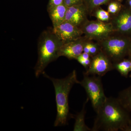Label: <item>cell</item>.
Returning a JSON list of instances; mask_svg holds the SVG:
<instances>
[{"label": "cell", "instance_id": "3957f363", "mask_svg": "<svg viewBox=\"0 0 131 131\" xmlns=\"http://www.w3.org/2000/svg\"><path fill=\"white\" fill-rule=\"evenodd\" d=\"M63 44L52 30L41 34L38 42V60L34 68L36 77L43 74L47 65L58 58L59 51Z\"/></svg>", "mask_w": 131, "mask_h": 131}, {"label": "cell", "instance_id": "7402d4cb", "mask_svg": "<svg viewBox=\"0 0 131 131\" xmlns=\"http://www.w3.org/2000/svg\"><path fill=\"white\" fill-rule=\"evenodd\" d=\"M127 6L126 7L131 9V0H126Z\"/></svg>", "mask_w": 131, "mask_h": 131}, {"label": "cell", "instance_id": "5bb4252c", "mask_svg": "<svg viewBox=\"0 0 131 131\" xmlns=\"http://www.w3.org/2000/svg\"><path fill=\"white\" fill-rule=\"evenodd\" d=\"M114 69L118 71L121 75L127 78L131 72L130 59L129 58L124 59L119 62L114 63Z\"/></svg>", "mask_w": 131, "mask_h": 131}, {"label": "cell", "instance_id": "8fae6325", "mask_svg": "<svg viewBox=\"0 0 131 131\" xmlns=\"http://www.w3.org/2000/svg\"><path fill=\"white\" fill-rule=\"evenodd\" d=\"M88 11L84 3L75 5L68 7L65 20L81 28L82 26L88 20Z\"/></svg>", "mask_w": 131, "mask_h": 131}, {"label": "cell", "instance_id": "ffe728a7", "mask_svg": "<svg viewBox=\"0 0 131 131\" xmlns=\"http://www.w3.org/2000/svg\"><path fill=\"white\" fill-rule=\"evenodd\" d=\"M63 3H64V0H50L48 6L47 11Z\"/></svg>", "mask_w": 131, "mask_h": 131}, {"label": "cell", "instance_id": "603a6c76", "mask_svg": "<svg viewBox=\"0 0 131 131\" xmlns=\"http://www.w3.org/2000/svg\"><path fill=\"white\" fill-rule=\"evenodd\" d=\"M128 57L129 58H131V43L130 48H129V55H128Z\"/></svg>", "mask_w": 131, "mask_h": 131}, {"label": "cell", "instance_id": "9c48e42d", "mask_svg": "<svg viewBox=\"0 0 131 131\" xmlns=\"http://www.w3.org/2000/svg\"><path fill=\"white\" fill-rule=\"evenodd\" d=\"M52 31L63 44L77 39L83 34L80 27L65 20L53 28Z\"/></svg>", "mask_w": 131, "mask_h": 131}, {"label": "cell", "instance_id": "6da1fadb", "mask_svg": "<svg viewBox=\"0 0 131 131\" xmlns=\"http://www.w3.org/2000/svg\"><path fill=\"white\" fill-rule=\"evenodd\" d=\"M96 113L91 131H131L129 112L118 98L107 97Z\"/></svg>", "mask_w": 131, "mask_h": 131}, {"label": "cell", "instance_id": "ac0fdd59", "mask_svg": "<svg viewBox=\"0 0 131 131\" xmlns=\"http://www.w3.org/2000/svg\"><path fill=\"white\" fill-rule=\"evenodd\" d=\"M123 7L121 2L117 0H113L108 4L107 11L111 16H114L121 11Z\"/></svg>", "mask_w": 131, "mask_h": 131}, {"label": "cell", "instance_id": "7c38bea8", "mask_svg": "<svg viewBox=\"0 0 131 131\" xmlns=\"http://www.w3.org/2000/svg\"><path fill=\"white\" fill-rule=\"evenodd\" d=\"M68 7L64 3L48 10L53 28L56 27L65 21Z\"/></svg>", "mask_w": 131, "mask_h": 131}, {"label": "cell", "instance_id": "ba28073f", "mask_svg": "<svg viewBox=\"0 0 131 131\" xmlns=\"http://www.w3.org/2000/svg\"><path fill=\"white\" fill-rule=\"evenodd\" d=\"M114 31L131 37V9L123 6L121 11L112 16L110 21Z\"/></svg>", "mask_w": 131, "mask_h": 131}, {"label": "cell", "instance_id": "7a4b0ae2", "mask_svg": "<svg viewBox=\"0 0 131 131\" xmlns=\"http://www.w3.org/2000/svg\"><path fill=\"white\" fill-rule=\"evenodd\" d=\"M42 74L51 80L55 89L57 114L54 126L65 125L67 124L69 115V94L73 85L75 83L79 84L80 82L77 80L76 71L73 70L66 77L60 79L50 77L45 71Z\"/></svg>", "mask_w": 131, "mask_h": 131}, {"label": "cell", "instance_id": "484cf974", "mask_svg": "<svg viewBox=\"0 0 131 131\" xmlns=\"http://www.w3.org/2000/svg\"><path fill=\"white\" fill-rule=\"evenodd\" d=\"M83 1H84V0H83Z\"/></svg>", "mask_w": 131, "mask_h": 131}, {"label": "cell", "instance_id": "277c9868", "mask_svg": "<svg viewBox=\"0 0 131 131\" xmlns=\"http://www.w3.org/2000/svg\"><path fill=\"white\" fill-rule=\"evenodd\" d=\"M97 42L101 50L114 64L128 56L131 37L114 31L105 39Z\"/></svg>", "mask_w": 131, "mask_h": 131}, {"label": "cell", "instance_id": "4fadbf2b", "mask_svg": "<svg viewBox=\"0 0 131 131\" xmlns=\"http://www.w3.org/2000/svg\"><path fill=\"white\" fill-rule=\"evenodd\" d=\"M89 98H87L83 106L82 109L80 112L77 114L75 117V121L74 126V131H90L91 129L87 126L85 123V116L86 111V105L89 101Z\"/></svg>", "mask_w": 131, "mask_h": 131}, {"label": "cell", "instance_id": "30bf717a", "mask_svg": "<svg viewBox=\"0 0 131 131\" xmlns=\"http://www.w3.org/2000/svg\"><path fill=\"white\" fill-rule=\"evenodd\" d=\"M89 40L84 36L62 45L59 51V57L63 56L68 59H76L83 52L85 44Z\"/></svg>", "mask_w": 131, "mask_h": 131}, {"label": "cell", "instance_id": "5b68a950", "mask_svg": "<svg viewBox=\"0 0 131 131\" xmlns=\"http://www.w3.org/2000/svg\"><path fill=\"white\" fill-rule=\"evenodd\" d=\"M83 78L79 84L84 88L91 101L92 106L97 112L106 100L103 90L101 77L83 74Z\"/></svg>", "mask_w": 131, "mask_h": 131}, {"label": "cell", "instance_id": "d4e9b609", "mask_svg": "<svg viewBox=\"0 0 131 131\" xmlns=\"http://www.w3.org/2000/svg\"><path fill=\"white\" fill-rule=\"evenodd\" d=\"M117 1H119L120 2H121L122 1H124V0H117Z\"/></svg>", "mask_w": 131, "mask_h": 131}, {"label": "cell", "instance_id": "2e32d148", "mask_svg": "<svg viewBox=\"0 0 131 131\" xmlns=\"http://www.w3.org/2000/svg\"><path fill=\"white\" fill-rule=\"evenodd\" d=\"M113 0H84V4L88 9L90 16L93 12L101 5L108 4Z\"/></svg>", "mask_w": 131, "mask_h": 131}, {"label": "cell", "instance_id": "e0dca14e", "mask_svg": "<svg viewBox=\"0 0 131 131\" xmlns=\"http://www.w3.org/2000/svg\"><path fill=\"white\" fill-rule=\"evenodd\" d=\"M91 16H94L98 20L105 22H110L112 18L110 14L100 7L97 8L93 12Z\"/></svg>", "mask_w": 131, "mask_h": 131}, {"label": "cell", "instance_id": "8992f818", "mask_svg": "<svg viewBox=\"0 0 131 131\" xmlns=\"http://www.w3.org/2000/svg\"><path fill=\"white\" fill-rule=\"evenodd\" d=\"M81 28L87 38L96 42L105 39L114 31L110 22H103L97 19L88 20Z\"/></svg>", "mask_w": 131, "mask_h": 131}, {"label": "cell", "instance_id": "9a60e30c", "mask_svg": "<svg viewBox=\"0 0 131 131\" xmlns=\"http://www.w3.org/2000/svg\"><path fill=\"white\" fill-rule=\"evenodd\" d=\"M117 98L128 112H131V86L121 91Z\"/></svg>", "mask_w": 131, "mask_h": 131}, {"label": "cell", "instance_id": "d6986e66", "mask_svg": "<svg viewBox=\"0 0 131 131\" xmlns=\"http://www.w3.org/2000/svg\"><path fill=\"white\" fill-rule=\"evenodd\" d=\"M101 51L100 47L98 43L96 42H94L93 40H91L90 49V54L91 57L98 54Z\"/></svg>", "mask_w": 131, "mask_h": 131}, {"label": "cell", "instance_id": "cb8c5ba5", "mask_svg": "<svg viewBox=\"0 0 131 131\" xmlns=\"http://www.w3.org/2000/svg\"><path fill=\"white\" fill-rule=\"evenodd\" d=\"M130 59V61H131V58H129ZM130 77H131V72H130Z\"/></svg>", "mask_w": 131, "mask_h": 131}, {"label": "cell", "instance_id": "52a82bcc", "mask_svg": "<svg viewBox=\"0 0 131 131\" xmlns=\"http://www.w3.org/2000/svg\"><path fill=\"white\" fill-rule=\"evenodd\" d=\"M114 69V64L109 58L101 51L91 57V63L83 74L89 75L103 76L108 72Z\"/></svg>", "mask_w": 131, "mask_h": 131}, {"label": "cell", "instance_id": "44dd1931", "mask_svg": "<svg viewBox=\"0 0 131 131\" xmlns=\"http://www.w3.org/2000/svg\"><path fill=\"white\" fill-rule=\"evenodd\" d=\"M78 57L80 58H81L82 59H83V60H86L87 59H88L91 58V57L89 54L83 52Z\"/></svg>", "mask_w": 131, "mask_h": 131}]
</instances>
